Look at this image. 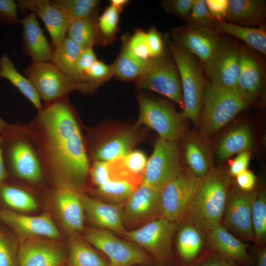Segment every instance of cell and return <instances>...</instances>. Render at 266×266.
Segmentation results:
<instances>
[{
    "mask_svg": "<svg viewBox=\"0 0 266 266\" xmlns=\"http://www.w3.org/2000/svg\"><path fill=\"white\" fill-rule=\"evenodd\" d=\"M20 127L36 149L46 181L53 188L83 193L90 167L81 130L67 97L44 104Z\"/></svg>",
    "mask_w": 266,
    "mask_h": 266,
    "instance_id": "obj_1",
    "label": "cell"
},
{
    "mask_svg": "<svg viewBox=\"0 0 266 266\" xmlns=\"http://www.w3.org/2000/svg\"><path fill=\"white\" fill-rule=\"evenodd\" d=\"M230 183L228 175L215 168L200 177L185 216L192 225L208 232L221 225Z\"/></svg>",
    "mask_w": 266,
    "mask_h": 266,
    "instance_id": "obj_2",
    "label": "cell"
},
{
    "mask_svg": "<svg viewBox=\"0 0 266 266\" xmlns=\"http://www.w3.org/2000/svg\"><path fill=\"white\" fill-rule=\"evenodd\" d=\"M0 136L8 179L42 186L46 179L36 149L19 124H8Z\"/></svg>",
    "mask_w": 266,
    "mask_h": 266,
    "instance_id": "obj_3",
    "label": "cell"
},
{
    "mask_svg": "<svg viewBox=\"0 0 266 266\" xmlns=\"http://www.w3.org/2000/svg\"><path fill=\"white\" fill-rule=\"evenodd\" d=\"M247 104L235 88L206 83L200 116L202 134L209 137L215 134L244 110Z\"/></svg>",
    "mask_w": 266,
    "mask_h": 266,
    "instance_id": "obj_4",
    "label": "cell"
},
{
    "mask_svg": "<svg viewBox=\"0 0 266 266\" xmlns=\"http://www.w3.org/2000/svg\"><path fill=\"white\" fill-rule=\"evenodd\" d=\"M170 50L181 80L183 114L198 123L205 86L202 71L193 55L175 43L170 44Z\"/></svg>",
    "mask_w": 266,
    "mask_h": 266,
    "instance_id": "obj_5",
    "label": "cell"
},
{
    "mask_svg": "<svg viewBox=\"0 0 266 266\" xmlns=\"http://www.w3.org/2000/svg\"><path fill=\"white\" fill-rule=\"evenodd\" d=\"M24 74L44 104L67 97L73 91L89 92L96 88L88 83L73 81L50 62H33Z\"/></svg>",
    "mask_w": 266,
    "mask_h": 266,
    "instance_id": "obj_6",
    "label": "cell"
},
{
    "mask_svg": "<svg viewBox=\"0 0 266 266\" xmlns=\"http://www.w3.org/2000/svg\"><path fill=\"white\" fill-rule=\"evenodd\" d=\"M84 237L89 244L108 257L110 266H132L148 262L144 250L132 241L119 238L108 230L88 229Z\"/></svg>",
    "mask_w": 266,
    "mask_h": 266,
    "instance_id": "obj_7",
    "label": "cell"
},
{
    "mask_svg": "<svg viewBox=\"0 0 266 266\" xmlns=\"http://www.w3.org/2000/svg\"><path fill=\"white\" fill-rule=\"evenodd\" d=\"M181 169L177 141L160 138L147 160L141 184L162 191Z\"/></svg>",
    "mask_w": 266,
    "mask_h": 266,
    "instance_id": "obj_8",
    "label": "cell"
},
{
    "mask_svg": "<svg viewBox=\"0 0 266 266\" xmlns=\"http://www.w3.org/2000/svg\"><path fill=\"white\" fill-rule=\"evenodd\" d=\"M179 77L177 66L162 55L149 59L145 69L136 79V85L138 88L160 93L183 108Z\"/></svg>",
    "mask_w": 266,
    "mask_h": 266,
    "instance_id": "obj_9",
    "label": "cell"
},
{
    "mask_svg": "<svg viewBox=\"0 0 266 266\" xmlns=\"http://www.w3.org/2000/svg\"><path fill=\"white\" fill-rule=\"evenodd\" d=\"M139 118L136 125H144L156 132L160 138L177 141L182 134V115L168 104L145 96L138 99Z\"/></svg>",
    "mask_w": 266,
    "mask_h": 266,
    "instance_id": "obj_10",
    "label": "cell"
},
{
    "mask_svg": "<svg viewBox=\"0 0 266 266\" xmlns=\"http://www.w3.org/2000/svg\"><path fill=\"white\" fill-rule=\"evenodd\" d=\"M200 179L189 167L181 168L161 191V217L173 222L184 217Z\"/></svg>",
    "mask_w": 266,
    "mask_h": 266,
    "instance_id": "obj_11",
    "label": "cell"
},
{
    "mask_svg": "<svg viewBox=\"0 0 266 266\" xmlns=\"http://www.w3.org/2000/svg\"><path fill=\"white\" fill-rule=\"evenodd\" d=\"M0 222L10 230L19 244L35 237L62 238L60 230L47 212L32 216L0 208Z\"/></svg>",
    "mask_w": 266,
    "mask_h": 266,
    "instance_id": "obj_12",
    "label": "cell"
},
{
    "mask_svg": "<svg viewBox=\"0 0 266 266\" xmlns=\"http://www.w3.org/2000/svg\"><path fill=\"white\" fill-rule=\"evenodd\" d=\"M175 229V222L160 217L136 229L126 231L124 235L157 260L163 262L170 255Z\"/></svg>",
    "mask_w": 266,
    "mask_h": 266,
    "instance_id": "obj_13",
    "label": "cell"
},
{
    "mask_svg": "<svg viewBox=\"0 0 266 266\" xmlns=\"http://www.w3.org/2000/svg\"><path fill=\"white\" fill-rule=\"evenodd\" d=\"M67 249L59 239L35 237L19 244L18 266H65Z\"/></svg>",
    "mask_w": 266,
    "mask_h": 266,
    "instance_id": "obj_14",
    "label": "cell"
},
{
    "mask_svg": "<svg viewBox=\"0 0 266 266\" xmlns=\"http://www.w3.org/2000/svg\"><path fill=\"white\" fill-rule=\"evenodd\" d=\"M176 44L198 57L204 64L209 61L222 41L215 29L193 24L174 30Z\"/></svg>",
    "mask_w": 266,
    "mask_h": 266,
    "instance_id": "obj_15",
    "label": "cell"
},
{
    "mask_svg": "<svg viewBox=\"0 0 266 266\" xmlns=\"http://www.w3.org/2000/svg\"><path fill=\"white\" fill-rule=\"evenodd\" d=\"M258 193L233 188L229 192L223 216L224 224L244 238L254 239L251 209Z\"/></svg>",
    "mask_w": 266,
    "mask_h": 266,
    "instance_id": "obj_16",
    "label": "cell"
},
{
    "mask_svg": "<svg viewBox=\"0 0 266 266\" xmlns=\"http://www.w3.org/2000/svg\"><path fill=\"white\" fill-rule=\"evenodd\" d=\"M82 193L66 188H53L51 199L64 231L71 236L83 229L85 211Z\"/></svg>",
    "mask_w": 266,
    "mask_h": 266,
    "instance_id": "obj_17",
    "label": "cell"
},
{
    "mask_svg": "<svg viewBox=\"0 0 266 266\" xmlns=\"http://www.w3.org/2000/svg\"><path fill=\"white\" fill-rule=\"evenodd\" d=\"M161 192V190L140 184L125 201V223L142 226L160 217Z\"/></svg>",
    "mask_w": 266,
    "mask_h": 266,
    "instance_id": "obj_18",
    "label": "cell"
},
{
    "mask_svg": "<svg viewBox=\"0 0 266 266\" xmlns=\"http://www.w3.org/2000/svg\"><path fill=\"white\" fill-rule=\"evenodd\" d=\"M239 49L222 42L214 54L204 65L211 83L228 88H235L239 70Z\"/></svg>",
    "mask_w": 266,
    "mask_h": 266,
    "instance_id": "obj_19",
    "label": "cell"
},
{
    "mask_svg": "<svg viewBox=\"0 0 266 266\" xmlns=\"http://www.w3.org/2000/svg\"><path fill=\"white\" fill-rule=\"evenodd\" d=\"M18 6L30 10L44 23L55 47L66 37L69 26L72 21L62 9L47 0H18Z\"/></svg>",
    "mask_w": 266,
    "mask_h": 266,
    "instance_id": "obj_20",
    "label": "cell"
},
{
    "mask_svg": "<svg viewBox=\"0 0 266 266\" xmlns=\"http://www.w3.org/2000/svg\"><path fill=\"white\" fill-rule=\"evenodd\" d=\"M239 70L235 88L248 103L260 94L264 81L260 60L244 47L239 48Z\"/></svg>",
    "mask_w": 266,
    "mask_h": 266,
    "instance_id": "obj_21",
    "label": "cell"
},
{
    "mask_svg": "<svg viewBox=\"0 0 266 266\" xmlns=\"http://www.w3.org/2000/svg\"><path fill=\"white\" fill-rule=\"evenodd\" d=\"M85 214L95 226L124 234L123 208L120 204L106 203L81 194Z\"/></svg>",
    "mask_w": 266,
    "mask_h": 266,
    "instance_id": "obj_22",
    "label": "cell"
},
{
    "mask_svg": "<svg viewBox=\"0 0 266 266\" xmlns=\"http://www.w3.org/2000/svg\"><path fill=\"white\" fill-rule=\"evenodd\" d=\"M138 140L136 128L122 130L92 146L91 158L93 161H109L122 157L132 150Z\"/></svg>",
    "mask_w": 266,
    "mask_h": 266,
    "instance_id": "obj_23",
    "label": "cell"
},
{
    "mask_svg": "<svg viewBox=\"0 0 266 266\" xmlns=\"http://www.w3.org/2000/svg\"><path fill=\"white\" fill-rule=\"evenodd\" d=\"M36 18L37 16L31 12L21 21L26 51L33 62H51L53 50Z\"/></svg>",
    "mask_w": 266,
    "mask_h": 266,
    "instance_id": "obj_24",
    "label": "cell"
},
{
    "mask_svg": "<svg viewBox=\"0 0 266 266\" xmlns=\"http://www.w3.org/2000/svg\"><path fill=\"white\" fill-rule=\"evenodd\" d=\"M0 208L25 213L36 210L38 203L31 190L8 179L0 183Z\"/></svg>",
    "mask_w": 266,
    "mask_h": 266,
    "instance_id": "obj_25",
    "label": "cell"
},
{
    "mask_svg": "<svg viewBox=\"0 0 266 266\" xmlns=\"http://www.w3.org/2000/svg\"><path fill=\"white\" fill-rule=\"evenodd\" d=\"M208 233V238L212 247L225 257L241 262L249 263L247 252L248 245L236 238L221 225Z\"/></svg>",
    "mask_w": 266,
    "mask_h": 266,
    "instance_id": "obj_26",
    "label": "cell"
},
{
    "mask_svg": "<svg viewBox=\"0 0 266 266\" xmlns=\"http://www.w3.org/2000/svg\"><path fill=\"white\" fill-rule=\"evenodd\" d=\"M265 1L260 0H229L226 19L235 25H252L265 17Z\"/></svg>",
    "mask_w": 266,
    "mask_h": 266,
    "instance_id": "obj_27",
    "label": "cell"
},
{
    "mask_svg": "<svg viewBox=\"0 0 266 266\" xmlns=\"http://www.w3.org/2000/svg\"><path fill=\"white\" fill-rule=\"evenodd\" d=\"M82 49L66 37L55 47L50 62L73 81L83 83L76 69L77 59Z\"/></svg>",
    "mask_w": 266,
    "mask_h": 266,
    "instance_id": "obj_28",
    "label": "cell"
},
{
    "mask_svg": "<svg viewBox=\"0 0 266 266\" xmlns=\"http://www.w3.org/2000/svg\"><path fill=\"white\" fill-rule=\"evenodd\" d=\"M67 262L68 266H110L109 262L78 235L70 236Z\"/></svg>",
    "mask_w": 266,
    "mask_h": 266,
    "instance_id": "obj_29",
    "label": "cell"
},
{
    "mask_svg": "<svg viewBox=\"0 0 266 266\" xmlns=\"http://www.w3.org/2000/svg\"><path fill=\"white\" fill-rule=\"evenodd\" d=\"M0 77L8 80L39 111L43 105L41 99L29 79L23 76L16 69L13 62L6 54L0 57Z\"/></svg>",
    "mask_w": 266,
    "mask_h": 266,
    "instance_id": "obj_30",
    "label": "cell"
},
{
    "mask_svg": "<svg viewBox=\"0 0 266 266\" xmlns=\"http://www.w3.org/2000/svg\"><path fill=\"white\" fill-rule=\"evenodd\" d=\"M214 28L237 37L264 54L266 53V33L264 29L242 26L225 21H215Z\"/></svg>",
    "mask_w": 266,
    "mask_h": 266,
    "instance_id": "obj_31",
    "label": "cell"
},
{
    "mask_svg": "<svg viewBox=\"0 0 266 266\" xmlns=\"http://www.w3.org/2000/svg\"><path fill=\"white\" fill-rule=\"evenodd\" d=\"M252 141L251 132L248 126L237 127L221 140L217 147V156L220 159L225 160L234 154L247 151Z\"/></svg>",
    "mask_w": 266,
    "mask_h": 266,
    "instance_id": "obj_32",
    "label": "cell"
},
{
    "mask_svg": "<svg viewBox=\"0 0 266 266\" xmlns=\"http://www.w3.org/2000/svg\"><path fill=\"white\" fill-rule=\"evenodd\" d=\"M149 60H142L135 56L125 44L111 66L113 75L124 81L136 79L145 69Z\"/></svg>",
    "mask_w": 266,
    "mask_h": 266,
    "instance_id": "obj_33",
    "label": "cell"
},
{
    "mask_svg": "<svg viewBox=\"0 0 266 266\" xmlns=\"http://www.w3.org/2000/svg\"><path fill=\"white\" fill-rule=\"evenodd\" d=\"M100 33L98 23L93 16L73 20L67 32V37L83 49L92 46L97 42Z\"/></svg>",
    "mask_w": 266,
    "mask_h": 266,
    "instance_id": "obj_34",
    "label": "cell"
},
{
    "mask_svg": "<svg viewBox=\"0 0 266 266\" xmlns=\"http://www.w3.org/2000/svg\"><path fill=\"white\" fill-rule=\"evenodd\" d=\"M200 231L192 225H186L180 230L177 239V248L184 260L191 261L200 252L202 245Z\"/></svg>",
    "mask_w": 266,
    "mask_h": 266,
    "instance_id": "obj_35",
    "label": "cell"
},
{
    "mask_svg": "<svg viewBox=\"0 0 266 266\" xmlns=\"http://www.w3.org/2000/svg\"><path fill=\"white\" fill-rule=\"evenodd\" d=\"M140 184L124 180H111L96 187L97 193L110 203L120 204L125 201Z\"/></svg>",
    "mask_w": 266,
    "mask_h": 266,
    "instance_id": "obj_36",
    "label": "cell"
},
{
    "mask_svg": "<svg viewBox=\"0 0 266 266\" xmlns=\"http://www.w3.org/2000/svg\"><path fill=\"white\" fill-rule=\"evenodd\" d=\"M251 223L254 239L263 242L266 237V196L263 191L257 194L253 202Z\"/></svg>",
    "mask_w": 266,
    "mask_h": 266,
    "instance_id": "obj_37",
    "label": "cell"
},
{
    "mask_svg": "<svg viewBox=\"0 0 266 266\" xmlns=\"http://www.w3.org/2000/svg\"><path fill=\"white\" fill-rule=\"evenodd\" d=\"M52 2L73 20L92 16L99 5L96 0H55Z\"/></svg>",
    "mask_w": 266,
    "mask_h": 266,
    "instance_id": "obj_38",
    "label": "cell"
},
{
    "mask_svg": "<svg viewBox=\"0 0 266 266\" xmlns=\"http://www.w3.org/2000/svg\"><path fill=\"white\" fill-rule=\"evenodd\" d=\"M185 155L189 168L198 177H202L210 169L205 150L197 142L190 141L187 143Z\"/></svg>",
    "mask_w": 266,
    "mask_h": 266,
    "instance_id": "obj_39",
    "label": "cell"
},
{
    "mask_svg": "<svg viewBox=\"0 0 266 266\" xmlns=\"http://www.w3.org/2000/svg\"><path fill=\"white\" fill-rule=\"evenodd\" d=\"M0 224V266H18L19 242Z\"/></svg>",
    "mask_w": 266,
    "mask_h": 266,
    "instance_id": "obj_40",
    "label": "cell"
},
{
    "mask_svg": "<svg viewBox=\"0 0 266 266\" xmlns=\"http://www.w3.org/2000/svg\"><path fill=\"white\" fill-rule=\"evenodd\" d=\"M122 159L127 171L132 176L142 180L148 160L145 154L140 150H132Z\"/></svg>",
    "mask_w": 266,
    "mask_h": 266,
    "instance_id": "obj_41",
    "label": "cell"
},
{
    "mask_svg": "<svg viewBox=\"0 0 266 266\" xmlns=\"http://www.w3.org/2000/svg\"><path fill=\"white\" fill-rule=\"evenodd\" d=\"M119 13V11L110 5L99 17L98 22L99 30L104 36L111 37L115 33L118 27Z\"/></svg>",
    "mask_w": 266,
    "mask_h": 266,
    "instance_id": "obj_42",
    "label": "cell"
},
{
    "mask_svg": "<svg viewBox=\"0 0 266 266\" xmlns=\"http://www.w3.org/2000/svg\"><path fill=\"white\" fill-rule=\"evenodd\" d=\"M192 24L214 28L215 20L210 15L204 0H194L188 18Z\"/></svg>",
    "mask_w": 266,
    "mask_h": 266,
    "instance_id": "obj_43",
    "label": "cell"
},
{
    "mask_svg": "<svg viewBox=\"0 0 266 266\" xmlns=\"http://www.w3.org/2000/svg\"><path fill=\"white\" fill-rule=\"evenodd\" d=\"M113 76L111 66L97 60L85 76V81L97 87Z\"/></svg>",
    "mask_w": 266,
    "mask_h": 266,
    "instance_id": "obj_44",
    "label": "cell"
},
{
    "mask_svg": "<svg viewBox=\"0 0 266 266\" xmlns=\"http://www.w3.org/2000/svg\"><path fill=\"white\" fill-rule=\"evenodd\" d=\"M125 44L129 51L138 58L145 61L150 59L147 43L146 33L143 31L137 30Z\"/></svg>",
    "mask_w": 266,
    "mask_h": 266,
    "instance_id": "obj_45",
    "label": "cell"
},
{
    "mask_svg": "<svg viewBox=\"0 0 266 266\" xmlns=\"http://www.w3.org/2000/svg\"><path fill=\"white\" fill-rule=\"evenodd\" d=\"M89 175L92 184L96 187L110 180L108 161H93L90 165Z\"/></svg>",
    "mask_w": 266,
    "mask_h": 266,
    "instance_id": "obj_46",
    "label": "cell"
},
{
    "mask_svg": "<svg viewBox=\"0 0 266 266\" xmlns=\"http://www.w3.org/2000/svg\"><path fill=\"white\" fill-rule=\"evenodd\" d=\"M97 60L92 46L83 49L79 53L76 61V69L83 83H86V73Z\"/></svg>",
    "mask_w": 266,
    "mask_h": 266,
    "instance_id": "obj_47",
    "label": "cell"
},
{
    "mask_svg": "<svg viewBox=\"0 0 266 266\" xmlns=\"http://www.w3.org/2000/svg\"><path fill=\"white\" fill-rule=\"evenodd\" d=\"M147 46L150 59L162 55L164 43L161 34L154 27L146 33Z\"/></svg>",
    "mask_w": 266,
    "mask_h": 266,
    "instance_id": "obj_48",
    "label": "cell"
},
{
    "mask_svg": "<svg viewBox=\"0 0 266 266\" xmlns=\"http://www.w3.org/2000/svg\"><path fill=\"white\" fill-rule=\"evenodd\" d=\"M207 9L215 21H225L228 7V0H206Z\"/></svg>",
    "mask_w": 266,
    "mask_h": 266,
    "instance_id": "obj_49",
    "label": "cell"
},
{
    "mask_svg": "<svg viewBox=\"0 0 266 266\" xmlns=\"http://www.w3.org/2000/svg\"><path fill=\"white\" fill-rule=\"evenodd\" d=\"M17 2L12 0H0V17L9 22H18Z\"/></svg>",
    "mask_w": 266,
    "mask_h": 266,
    "instance_id": "obj_50",
    "label": "cell"
},
{
    "mask_svg": "<svg viewBox=\"0 0 266 266\" xmlns=\"http://www.w3.org/2000/svg\"><path fill=\"white\" fill-rule=\"evenodd\" d=\"M250 154L248 151L242 152L238 154L231 163L229 173L232 176H236L240 173L247 170Z\"/></svg>",
    "mask_w": 266,
    "mask_h": 266,
    "instance_id": "obj_51",
    "label": "cell"
},
{
    "mask_svg": "<svg viewBox=\"0 0 266 266\" xmlns=\"http://www.w3.org/2000/svg\"><path fill=\"white\" fill-rule=\"evenodd\" d=\"M194 0H174L168 2L169 9L178 16L189 18Z\"/></svg>",
    "mask_w": 266,
    "mask_h": 266,
    "instance_id": "obj_52",
    "label": "cell"
},
{
    "mask_svg": "<svg viewBox=\"0 0 266 266\" xmlns=\"http://www.w3.org/2000/svg\"><path fill=\"white\" fill-rule=\"evenodd\" d=\"M236 181L240 190L251 191L255 185L256 178L252 172L247 169L236 176Z\"/></svg>",
    "mask_w": 266,
    "mask_h": 266,
    "instance_id": "obj_53",
    "label": "cell"
},
{
    "mask_svg": "<svg viewBox=\"0 0 266 266\" xmlns=\"http://www.w3.org/2000/svg\"><path fill=\"white\" fill-rule=\"evenodd\" d=\"M8 179V175L5 166L2 147V137L0 135V183Z\"/></svg>",
    "mask_w": 266,
    "mask_h": 266,
    "instance_id": "obj_54",
    "label": "cell"
},
{
    "mask_svg": "<svg viewBox=\"0 0 266 266\" xmlns=\"http://www.w3.org/2000/svg\"><path fill=\"white\" fill-rule=\"evenodd\" d=\"M257 263L256 266H266V249L262 248L256 251Z\"/></svg>",
    "mask_w": 266,
    "mask_h": 266,
    "instance_id": "obj_55",
    "label": "cell"
},
{
    "mask_svg": "<svg viewBox=\"0 0 266 266\" xmlns=\"http://www.w3.org/2000/svg\"><path fill=\"white\" fill-rule=\"evenodd\" d=\"M128 2L127 0H111L110 5L120 12Z\"/></svg>",
    "mask_w": 266,
    "mask_h": 266,
    "instance_id": "obj_56",
    "label": "cell"
},
{
    "mask_svg": "<svg viewBox=\"0 0 266 266\" xmlns=\"http://www.w3.org/2000/svg\"><path fill=\"white\" fill-rule=\"evenodd\" d=\"M221 261L217 259H213L203 263L199 266H220Z\"/></svg>",
    "mask_w": 266,
    "mask_h": 266,
    "instance_id": "obj_57",
    "label": "cell"
},
{
    "mask_svg": "<svg viewBox=\"0 0 266 266\" xmlns=\"http://www.w3.org/2000/svg\"><path fill=\"white\" fill-rule=\"evenodd\" d=\"M8 124L5 122L0 117V135L2 134L6 129Z\"/></svg>",
    "mask_w": 266,
    "mask_h": 266,
    "instance_id": "obj_58",
    "label": "cell"
},
{
    "mask_svg": "<svg viewBox=\"0 0 266 266\" xmlns=\"http://www.w3.org/2000/svg\"><path fill=\"white\" fill-rule=\"evenodd\" d=\"M220 266H233L228 262L222 261V262H221Z\"/></svg>",
    "mask_w": 266,
    "mask_h": 266,
    "instance_id": "obj_59",
    "label": "cell"
}]
</instances>
